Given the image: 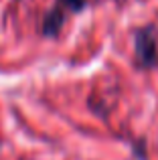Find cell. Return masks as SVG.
<instances>
[{"mask_svg": "<svg viewBox=\"0 0 158 160\" xmlns=\"http://www.w3.org/2000/svg\"><path fill=\"white\" fill-rule=\"evenodd\" d=\"M65 20H67V12L61 6H53L51 10H47V14L43 16V24H41V32H43L47 39H57L63 28Z\"/></svg>", "mask_w": 158, "mask_h": 160, "instance_id": "7a4b0ae2", "label": "cell"}, {"mask_svg": "<svg viewBox=\"0 0 158 160\" xmlns=\"http://www.w3.org/2000/svg\"><path fill=\"white\" fill-rule=\"evenodd\" d=\"M158 32L154 24L136 28L134 32V55L140 69H152L158 65Z\"/></svg>", "mask_w": 158, "mask_h": 160, "instance_id": "6da1fadb", "label": "cell"}, {"mask_svg": "<svg viewBox=\"0 0 158 160\" xmlns=\"http://www.w3.org/2000/svg\"><path fill=\"white\" fill-rule=\"evenodd\" d=\"M57 6H61L65 12H73V14H79V12L85 10L87 0H57Z\"/></svg>", "mask_w": 158, "mask_h": 160, "instance_id": "3957f363", "label": "cell"}]
</instances>
